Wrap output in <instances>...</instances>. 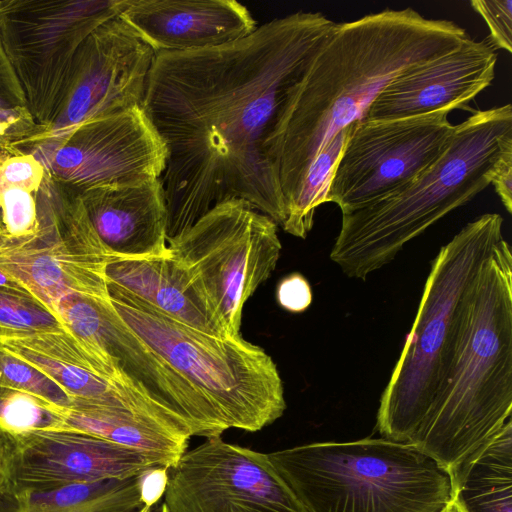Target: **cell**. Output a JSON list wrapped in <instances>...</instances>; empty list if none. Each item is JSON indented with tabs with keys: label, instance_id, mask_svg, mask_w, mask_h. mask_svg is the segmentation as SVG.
Masks as SVG:
<instances>
[{
	"label": "cell",
	"instance_id": "4dcf8cb0",
	"mask_svg": "<svg viewBox=\"0 0 512 512\" xmlns=\"http://www.w3.org/2000/svg\"><path fill=\"white\" fill-rule=\"evenodd\" d=\"M276 297L279 305L292 313L307 310L313 299L311 286L300 273L284 277L277 286Z\"/></svg>",
	"mask_w": 512,
	"mask_h": 512
},
{
	"label": "cell",
	"instance_id": "836d02e7",
	"mask_svg": "<svg viewBox=\"0 0 512 512\" xmlns=\"http://www.w3.org/2000/svg\"><path fill=\"white\" fill-rule=\"evenodd\" d=\"M443 512H465L458 502L453 499L449 506Z\"/></svg>",
	"mask_w": 512,
	"mask_h": 512
},
{
	"label": "cell",
	"instance_id": "603a6c76",
	"mask_svg": "<svg viewBox=\"0 0 512 512\" xmlns=\"http://www.w3.org/2000/svg\"><path fill=\"white\" fill-rule=\"evenodd\" d=\"M452 473L465 512H512V419Z\"/></svg>",
	"mask_w": 512,
	"mask_h": 512
},
{
	"label": "cell",
	"instance_id": "1f68e13d",
	"mask_svg": "<svg viewBox=\"0 0 512 512\" xmlns=\"http://www.w3.org/2000/svg\"><path fill=\"white\" fill-rule=\"evenodd\" d=\"M490 185L499 196L509 214L512 213V146L506 148L498 158L491 176Z\"/></svg>",
	"mask_w": 512,
	"mask_h": 512
},
{
	"label": "cell",
	"instance_id": "d6986e66",
	"mask_svg": "<svg viewBox=\"0 0 512 512\" xmlns=\"http://www.w3.org/2000/svg\"><path fill=\"white\" fill-rule=\"evenodd\" d=\"M106 248L119 258L169 255L168 211L161 178L104 185L79 194Z\"/></svg>",
	"mask_w": 512,
	"mask_h": 512
},
{
	"label": "cell",
	"instance_id": "8fae6325",
	"mask_svg": "<svg viewBox=\"0 0 512 512\" xmlns=\"http://www.w3.org/2000/svg\"><path fill=\"white\" fill-rule=\"evenodd\" d=\"M60 186L77 195L104 185L161 178L167 147L143 106L90 120L18 148Z\"/></svg>",
	"mask_w": 512,
	"mask_h": 512
},
{
	"label": "cell",
	"instance_id": "ac0fdd59",
	"mask_svg": "<svg viewBox=\"0 0 512 512\" xmlns=\"http://www.w3.org/2000/svg\"><path fill=\"white\" fill-rule=\"evenodd\" d=\"M118 17L155 54L221 46L258 27L236 0H120Z\"/></svg>",
	"mask_w": 512,
	"mask_h": 512
},
{
	"label": "cell",
	"instance_id": "d6a6232c",
	"mask_svg": "<svg viewBox=\"0 0 512 512\" xmlns=\"http://www.w3.org/2000/svg\"><path fill=\"white\" fill-rule=\"evenodd\" d=\"M9 492L8 451L6 436L0 431V500Z\"/></svg>",
	"mask_w": 512,
	"mask_h": 512
},
{
	"label": "cell",
	"instance_id": "7a4b0ae2",
	"mask_svg": "<svg viewBox=\"0 0 512 512\" xmlns=\"http://www.w3.org/2000/svg\"><path fill=\"white\" fill-rule=\"evenodd\" d=\"M467 38L455 22L425 18L410 7L335 23L289 90L269 142L285 208L320 150L365 119L387 84Z\"/></svg>",
	"mask_w": 512,
	"mask_h": 512
},
{
	"label": "cell",
	"instance_id": "3957f363",
	"mask_svg": "<svg viewBox=\"0 0 512 512\" xmlns=\"http://www.w3.org/2000/svg\"><path fill=\"white\" fill-rule=\"evenodd\" d=\"M512 413V252L503 238L469 293L453 356L409 443L453 471Z\"/></svg>",
	"mask_w": 512,
	"mask_h": 512
},
{
	"label": "cell",
	"instance_id": "5bb4252c",
	"mask_svg": "<svg viewBox=\"0 0 512 512\" xmlns=\"http://www.w3.org/2000/svg\"><path fill=\"white\" fill-rule=\"evenodd\" d=\"M167 512H305L267 454L208 438L167 472Z\"/></svg>",
	"mask_w": 512,
	"mask_h": 512
},
{
	"label": "cell",
	"instance_id": "4316f807",
	"mask_svg": "<svg viewBox=\"0 0 512 512\" xmlns=\"http://www.w3.org/2000/svg\"><path fill=\"white\" fill-rule=\"evenodd\" d=\"M64 411L34 395L0 388V431L6 435L67 430Z\"/></svg>",
	"mask_w": 512,
	"mask_h": 512
},
{
	"label": "cell",
	"instance_id": "7402d4cb",
	"mask_svg": "<svg viewBox=\"0 0 512 512\" xmlns=\"http://www.w3.org/2000/svg\"><path fill=\"white\" fill-rule=\"evenodd\" d=\"M69 429L139 451L169 470L186 452L191 435L130 411L73 399L64 411Z\"/></svg>",
	"mask_w": 512,
	"mask_h": 512
},
{
	"label": "cell",
	"instance_id": "cb8c5ba5",
	"mask_svg": "<svg viewBox=\"0 0 512 512\" xmlns=\"http://www.w3.org/2000/svg\"><path fill=\"white\" fill-rule=\"evenodd\" d=\"M349 129L350 126L332 137L315 157L296 196L286 207V218L281 225L286 233L305 239L311 231L316 209L326 203Z\"/></svg>",
	"mask_w": 512,
	"mask_h": 512
},
{
	"label": "cell",
	"instance_id": "83f0119b",
	"mask_svg": "<svg viewBox=\"0 0 512 512\" xmlns=\"http://www.w3.org/2000/svg\"><path fill=\"white\" fill-rule=\"evenodd\" d=\"M0 388L34 395L63 410L72 398L57 383L38 368L0 346Z\"/></svg>",
	"mask_w": 512,
	"mask_h": 512
},
{
	"label": "cell",
	"instance_id": "484cf974",
	"mask_svg": "<svg viewBox=\"0 0 512 512\" xmlns=\"http://www.w3.org/2000/svg\"><path fill=\"white\" fill-rule=\"evenodd\" d=\"M31 115L24 91L0 37V148L16 155V147L42 132Z\"/></svg>",
	"mask_w": 512,
	"mask_h": 512
},
{
	"label": "cell",
	"instance_id": "5b68a950",
	"mask_svg": "<svg viewBox=\"0 0 512 512\" xmlns=\"http://www.w3.org/2000/svg\"><path fill=\"white\" fill-rule=\"evenodd\" d=\"M305 512H443L452 471L409 442L364 438L267 454Z\"/></svg>",
	"mask_w": 512,
	"mask_h": 512
},
{
	"label": "cell",
	"instance_id": "d590c367",
	"mask_svg": "<svg viewBox=\"0 0 512 512\" xmlns=\"http://www.w3.org/2000/svg\"><path fill=\"white\" fill-rule=\"evenodd\" d=\"M8 156H10V154L0 148V163Z\"/></svg>",
	"mask_w": 512,
	"mask_h": 512
},
{
	"label": "cell",
	"instance_id": "f1b7e54d",
	"mask_svg": "<svg viewBox=\"0 0 512 512\" xmlns=\"http://www.w3.org/2000/svg\"><path fill=\"white\" fill-rule=\"evenodd\" d=\"M471 7L484 19L495 47L512 52V0H472Z\"/></svg>",
	"mask_w": 512,
	"mask_h": 512
},
{
	"label": "cell",
	"instance_id": "2e32d148",
	"mask_svg": "<svg viewBox=\"0 0 512 512\" xmlns=\"http://www.w3.org/2000/svg\"><path fill=\"white\" fill-rule=\"evenodd\" d=\"M5 436L8 494L165 469L139 451L73 429Z\"/></svg>",
	"mask_w": 512,
	"mask_h": 512
},
{
	"label": "cell",
	"instance_id": "ffe728a7",
	"mask_svg": "<svg viewBox=\"0 0 512 512\" xmlns=\"http://www.w3.org/2000/svg\"><path fill=\"white\" fill-rule=\"evenodd\" d=\"M105 274L107 283L166 316L204 333L228 337L187 271L170 252L156 258H117L107 265Z\"/></svg>",
	"mask_w": 512,
	"mask_h": 512
},
{
	"label": "cell",
	"instance_id": "277c9868",
	"mask_svg": "<svg viewBox=\"0 0 512 512\" xmlns=\"http://www.w3.org/2000/svg\"><path fill=\"white\" fill-rule=\"evenodd\" d=\"M512 146V107L478 110L455 125L437 161L408 186L343 213L330 259L349 278L366 280L405 244L490 185L501 153Z\"/></svg>",
	"mask_w": 512,
	"mask_h": 512
},
{
	"label": "cell",
	"instance_id": "9c48e42d",
	"mask_svg": "<svg viewBox=\"0 0 512 512\" xmlns=\"http://www.w3.org/2000/svg\"><path fill=\"white\" fill-rule=\"evenodd\" d=\"M36 197L38 230L18 238L0 234V271L54 314L74 295L109 298L105 271L119 257L97 235L80 197L46 173Z\"/></svg>",
	"mask_w": 512,
	"mask_h": 512
},
{
	"label": "cell",
	"instance_id": "6da1fadb",
	"mask_svg": "<svg viewBox=\"0 0 512 512\" xmlns=\"http://www.w3.org/2000/svg\"><path fill=\"white\" fill-rule=\"evenodd\" d=\"M334 26L322 13L298 11L231 43L155 54L143 108L168 152V239L232 199L283 224L269 142L289 90Z\"/></svg>",
	"mask_w": 512,
	"mask_h": 512
},
{
	"label": "cell",
	"instance_id": "52a82bcc",
	"mask_svg": "<svg viewBox=\"0 0 512 512\" xmlns=\"http://www.w3.org/2000/svg\"><path fill=\"white\" fill-rule=\"evenodd\" d=\"M108 293L122 320L207 400L224 431L256 432L283 415L282 379L261 347L194 329L110 283Z\"/></svg>",
	"mask_w": 512,
	"mask_h": 512
},
{
	"label": "cell",
	"instance_id": "d4e9b609",
	"mask_svg": "<svg viewBox=\"0 0 512 512\" xmlns=\"http://www.w3.org/2000/svg\"><path fill=\"white\" fill-rule=\"evenodd\" d=\"M69 333L59 318L19 283L0 287V342Z\"/></svg>",
	"mask_w": 512,
	"mask_h": 512
},
{
	"label": "cell",
	"instance_id": "9a60e30c",
	"mask_svg": "<svg viewBox=\"0 0 512 512\" xmlns=\"http://www.w3.org/2000/svg\"><path fill=\"white\" fill-rule=\"evenodd\" d=\"M155 52L118 16L81 45L67 99L53 125L34 138L62 134L84 122L143 106Z\"/></svg>",
	"mask_w": 512,
	"mask_h": 512
},
{
	"label": "cell",
	"instance_id": "7c38bea8",
	"mask_svg": "<svg viewBox=\"0 0 512 512\" xmlns=\"http://www.w3.org/2000/svg\"><path fill=\"white\" fill-rule=\"evenodd\" d=\"M450 111L369 120L350 126L326 203L347 213L386 197L421 176L448 147Z\"/></svg>",
	"mask_w": 512,
	"mask_h": 512
},
{
	"label": "cell",
	"instance_id": "ba28073f",
	"mask_svg": "<svg viewBox=\"0 0 512 512\" xmlns=\"http://www.w3.org/2000/svg\"><path fill=\"white\" fill-rule=\"evenodd\" d=\"M278 225L249 202L216 205L184 233L168 239L228 337L240 335L244 304L274 271L282 245Z\"/></svg>",
	"mask_w": 512,
	"mask_h": 512
},
{
	"label": "cell",
	"instance_id": "e575fe53",
	"mask_svg": "<svg viewBox=\"0 0 512 512\" xmlns=\"http://www.w3.org/2000/svg\"><path fill=\"white\" fill-rule=\"evenodd\" d=\"M137 512H151V506H145ZM160 512H167L166 506L162 504Z\"/></svg>",
	"mask_w": 512,
	"mask_h": 512
},
{
	"label": "cell",
	"instance_id": "8992f818",
	"mask_svg": "<svg viewBox=\"0 0 512 512\" xmlns=\"http://www.w3.org/2000/svg\"><path fill=\"white\" fill-rule=\"evenodd\" d=\"M502 227L500 214H482L432 261L412 328L381 394L377 428L383 438L409 442L424 419L453 356L469 293L503 239Z\"/></svg>",
	"mask_w": 512,
	"mask_h": 512
},
{
	"label": "cell",
	"instance_id": "4fadbf2b",
	"mask_svg": "<svg viewBox=\"0 0 512 512\" xmlns=\"http://www.w3.org/2000/svg\"><path fill=\"white\" fill-rule=\"evenodd\" d=\"M56 314L118 382L167 409L191 436L208 439L224 432L207 400L122 320L109 298L75 295L63 301Z\"/></svg>",
	"mask_w": 512,
	"mask_h": 512
},
{
	"label": "cell",
	"instance_id": "44dd1931",
	"mask_svg": "<svg viewBox=\"0 0 512 512\" xmlns=\"http://www.w3.org/2000/svg\"><path fill=\"white\" fill-rule=\"evenodd\" d=\"M166 469L127 478L74 483L40 491H20L11 500L12 512H137L164 493Z\"/></svg>",
	"mask_w": 512,
	"mask_h": 512
},
{
	"label": "cell",
	"instance_id": "f546056e",
	"mask_svg": "<svg viewBox=\"0 0 512 512\" xmlns=\"http://www.w3.org/2000/svg\"><path fill=\"white\" fill-rule=\"evenodd\" d=\"M44 175V167L32 155H10L0 163V189L23 187L37 191Z\"/></svg>",
	"mask_w": 512,
	"mask_h": 512
},
{
	"label": "cell",
	"instance_id": "e0dca14e",
	"mask_svg": "<svg viewBox=\"0 0 512 512\" xmlns=\"http://www.w3.org/2000/svg\"><path fill=\"white\" fill-rule=\"evenodd\" d=\"M497 54L469 37L456 49L415 65L394 78L372 102L365 119H399L467 109L491 85Z\"/></svg>",
	"mask_w": 512,
	"mask_h": 512
},
{
	"label": "cell",
	"instance_id": "30bf717a",
	"mask_svg": "<svg viewBox=\"0 0 512 512\" xmlns=\"http://www.w3.org/2000/svg\"><path fill=\"white\" fill-rule=\"evenodd\" d=\"M120 0H0V37L28 109L46 129L63 109L76 55Z\"/></svg>",
	"mask_w": 512,
	"mask_h": 512
}]
</instances>
